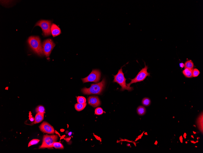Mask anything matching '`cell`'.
<instances>
[{
  "label": "cell",
  "instance_id": "obj_1",
  "mask_svg": "<svg viewBox=\"0 0 203 153\" xmlns=\"http://www.w3.org/2000/svg\"><path fill=\"white\" fill-rule=\"evenodd\" d=\"M28 42L31 50L40 56L44 55L43 47L39 36H32L28 39Z\"/></svg>",
  "mask_w": 203,
  "mask_h": 153
},
{
  "label": "cell",
  "instance_id": "obj_2",
  "mask_svg": "<svg viewBox=\"0 0 203 153\" xmlns=\"http://www.w3.org/2000/svg\"><path fill=\"white\" fill-rule=\"evenodd\" d=\"M105 84V80L104 78L100 83L91 84L89 88H83L82 91L84 95H100L104 90Z\"/></svg>",
  "mask_w": 203,
  "mask_h": 153
},
{
  "label": "cell",
  "instance_id": "obj_3",
  "mask_svg": "<svg viewBox=\"0 0 203 153\" xmlns=\"http://www.w3.org/2000/svg\"><path fill=\"white\" fill-rule=\"evenodd\" d=\"M113 76L114 77L113 82L118 83L121 87V91L127 90L129 91H131L133 90V87H128L126 85V79L124 77V74L123 72L122 67L118 71L117 74L114 75Z\"/></svg>",
  "mask_w": 203,
  "mask_h": 153
},
{
  "label": "cell",
  "instance_id": "obj_4",
  "mask_svg": "<svg viewBox=\"0 0 203 153\" xmlns=\"http://www.w3.org/2000/svg\"><path fill=\"white\" fill-rule=\"evenodd\" d=\"M145 67L142 68L138 73V75L134 78L131 80V81L130 83L127 84L126 85L128 87H130L131 84L133 83H135L137 82L143 81L145 79L147 76H150V74L148 72L147 69H148V66H147L145 62Z\"/></svg>",
  "mask_w": 203,
  "mask_h": 153
},
{
  "label": "cell",
  "instance_id": "obj_5",
  "mask_svg": "<svg viewBox=\"0 0 203 153\" xmlns=\"http://www.w3.org/2000/svg\"><path fill=\"white\" fill-rule=\"evenodd\" d=\"M58 138V136L57 135H44L43 136L42 144L39 149L52 148L53 144L57 141Z\"/></svg>",
  "mask_w": 203,
  "mask_h": 153
},
{
  "label": "cell",
  "instance_id": "obj_6",
  "mask_svg": "<svg viewBox=\"0 0 203 153\" xmlns=\"http://www.w3.org/2000/svg\"><path fill=\"white\" fill-rule=\"evenodd\" d=\"M51 22L50 20H41L36 23L35 26L40 27L43 31V35L47 37L51 34Z\"/></svg>",
  "mask_w": 203,
  "mask_h": 153
},
{
  "label": "cell",
  "instance_id": "obj_7",
  "mask_svg": "<svg viewBox=\"0 0 203 153\" xmlns=\"http://www.w3.org/2000/svg\"><path fill=\"white\" fill-rule=\"evenodd\" d=\"M101 73L98 69H93L90 75L85 78L82 79L83 83L93 82L97 83L100 80Z\"/></svg>",
  "mask_w": 203,
  "mask_h": 153
},
{
  "label": "cell",
  "instance_id": "obj_8",
  "mask_svg": "<svg viewBox=\"0 0 203 153\" xmlns=\"http://www.w3.org/2000/svg\"><path fill=\"white\" fill-rule=\"evenodd\" d=\"M55 46V43L50 39L45 40L43 42L42 45L43 52L47 57H49L50 56Z\"/></svg>",
  "mask_w": 203,
  "mask_h": 153
},
{
  "label": "cell",
  "instance_id": "obj_9",
  "mask_svg": "<svg viewBox=\"0 0 203 153\" xmlns=\"http://www.w3.org/2000/svg\"><path fill=\"white\" fill-rule=\"evenodd\" d=\"M39 128L41 131L45 133L53 134L55 133L53 127L47 122H43L40 125Z\"/></svg>",
  "mask_w": 203,
  "mask_h": 153
},
{
  "label": "cell",
  "instance_id": "obj_10",
  "mask_svg": "<svg viewBox=\"0 0 203 153\" xmlns=\"http://www.w3.org/2000/svg\"><path fill=\"white\" fill-rule=\"evenodd\" d=\"M88 101L89 104L93 107H96L101 105L100 101L97 96L90 97L88 99Z\"/></svg>",
  "mask_w": 203,
  "mask_h": 153
},
{
  "label": "cell",
  "instance_id": "obj_11",
  "mask_svg": "<svg viewBox=\"0 0 203 153\" xmlns=\"http://www.w3.org/2000/svg\"><path fill=\"white\" fill-rule=\"evenodd\" d=\"M51 33L54 37L58 36L61 33L60 28L54 24H52L51 25Z\"/></svg>",
  "mask_w": 203,
  "mask_h": 153
},
{
  "label": "cell",
  "instance_id": "obj_12",
  "mask_svg": "<svg viewBox=\"0 0 203 153\" xmlns=\"http://www.w3.org/2000/svg\"><path fill=\"white\" fill-rule=\"evenodd\" d=\"M44 114L40 113H37L35 116L34 123L37 124L42 122L44 119Z\"/></svg>",
  "mask_w": 203,
  "mask_h": 153
},
{
  "label": "cell",
  "instance_id": "obj_13",
  "mask_svg": "<svg viewBox=\"0 0 203 153\" xmlns=\"http://www.w3.org/2000/svg\"><path fill=\"white\" fill-rule=\"evenodd\" d=\"M192 69L185 68L183 71L182 73L185 77L187 78H192Z\"/></svg>",
  "mask_w": 203,
  "mask_h": 153
},
{
  "label": "cell",
  "instance_id": "obj_14",
  "mask_svg": "<svg viewBox=\"0 0 203 153\" xmlns=\"http://www.w3.org/2000/svg\"><path fill=\"white\" fill-rule=\"evenodd\" d=\"M86 105V103L84 104L77 103L75 105V107L77 111H80L84 109Z\"/></svg>",
  "mask_w": 203,
  "mask_h": 153
},
{
  "label": "cell",
  "instance_id": "obj_15",
  "mask_svg": "<svg viewBox=\"0 0 203 153\" xmlns=\"http://www.w3.org/2000/svg\"><path fill=\"white\" fill-rule=\"evenodd\" d=\"M184 64H185L184 67L185 68L192 69L194 67L193 62L191 60H189L186 61Z\"/></svg>",
  "mask_w": 203,
  "mask_h": 153
},
{
  "label": "cell",
  "instance_id": "obj_16",
  "mask_svg": "<svg viewBox=\"0 0 203 153\" xmlns=\"http://www.w3.org/2000/svg\"><path fill=\"white\" fill-rule=\"evenodd\" d=\"M137 111L138 114L142 116L145 113L146 110L144 106H140L138 107L137 109Z\"/></svg>",
  "mask_w": 203,
  "mask_h": 153
},
{
  "label": "cell",
  "instance_id": "obj_17",
  "mask_svg": "<svg viewBox=\"0 0 203 153\" xmlns=\"http://www.w3.org/2000/svg\"><path fill=\"white\" fill-rule=\"evenodd\" d=\"M198 125L199 129L201 131H202L203 133V114L202 115H201L200 117L198 118Z\"/></svg>",
  "mask_w": 203,
  "mask_h": 153
},
{
  "label": "cell",
  "instance_id": "obj_18",
  "mask_svg": "<svg viewBox=\"0 0 203 153\" xmlns=\"http://www.w3.org/2000/svg\"><path fill=\"white\" fill-rule=\"evenodd\" d=\"M53 147L56 149H63L64 147L61 143L59 142H55L52 145Z\"/></svg>",
  "mask_w": 203,
  "mask_h": 153
},
{
  "label": "cell",
  "instance_id": "obj_19",
  "mask_svg": "<svg viewBox=\"0 0 203 153\" xmlns=\"http://www.w3.org/2000/svg\"><path fill=\"white\" fill-rule=\"evenodd\" d=\"M151 101L147 97L143 98L142 100V104L145 106H148L151 104Z\"/></svg>",
  "mask_w": 203,
  "mask_h": 153
},
{
  "label": "cell",
  "instance_id": "obj_20",
  "mask_svg": "<svg viewBox=\"0 0 203 153\" xmlns=\"http://www.w3.org/2000/svg\"><path fill=\"white\" fill-rule=\"evenodd\" d=\"M36 112L37 113H45V109L44 107L42 105H39L36 108Z\"/></svg>",
  "mask_w": 203,
  "mask_h": 153
},
{
  "label": "cell",
  "instance_id": "obj_21",
  "mask_svg": "<svg viewBox=\"0 0 203 153\" xmlns=\"http://www.w3.org/2000/svg\"><path fill=\"white\" fill-rule=\"evenodd\" d=\"M77 101L78 103L84 104L86 103V100L84 97L78 96L77 97Z\"/></svg>",
  "mask_w": 203,
  "mask_h": 153
},
{
  "label": "cell",
  "instance_id": "obj_22",
  "mask_svg": "<svg viewBox=\"0 0 203 153\" xmlns=\"http://www.w3.org/2000/svg\"><path fill=\"white\" fill-rule=\"evenodd\" d=\"M200 73V72L197 69H192V74L193 77H197L199 76Z\"/></svg>",
  "mask_w": 203,
  "mask_h": 153
},
{
  "label": "cell",
  "instance_id": "obj_23",
  "mask_svg": "<svg viewBox=\"0 0 203 153\" xmlns=\"http://www.w3.org/2000/svg\"><path fill=\"white\" fill-rule=\"evenodd\" d=\"M95 112L96 115H101L104 113V111L102 108L98 107L95 109Z\"/></svg>",
  "mask_w": 203,
  "mask_h": 153
},
{
  "label": "cell",
  "instance_id": "obj_24",
  "mask_svg": "<svg viewBox=\"0 0 203 153\" xmlns=\"http://www.w3.org/2000/svg\"><path fill=\"white\" fill-rule=\"evenodd\" d=\"M40 140L37 139H34L32 140L29 142L28 147H29L33 145L37 144L39 142Z\"/></svg>",
  "mask_w": 203,
  "mask_h": 153
},
{
  "label": "cell",
  "instance_id": "obj_25",
  "mask_svg": "<svg viewBox=\"0 0 203 153\" xmlns=\"http://www.w3.org/2000/svg\"><path fill=\"white\" fill-rule=\"evenodd\" d=\"M179 66H180V67L181 68H183L185 67V64H184L183 63H180Z\"/></svg>",
  "mask_w": 203,
  "mask_h": 153
},
{
  "label": "cell",
  "instance_id": "obj_26",
  "mask_svg": "<svg viewBox=\"0 0 203 153\" xmlns=\"http://www.w3.org/2000/svg\"><path fill=\"white\" fill-rule=\"evenodd\" d=\"M30 121H34V120H35V119L33 118V117L31 118L30 119Z\"/></svg>",
  "mask_w": 203,
  "mask_h": 153
},
{
  "label": "cell",
  "instance_id": "obj_27",
  "mask_svg": "<svg viewBox=\"0 0 203 153\" xmlns=\"http://www.w3.org/2000/svg\"><path fill=\"white\" fill-rule=\"evenodd\" d=\"M71 133H70H70H69V135H70V136H71Z\"/></svg>",
  "mask_w": 203,
  "mask_h": 153
}]
</instances>
